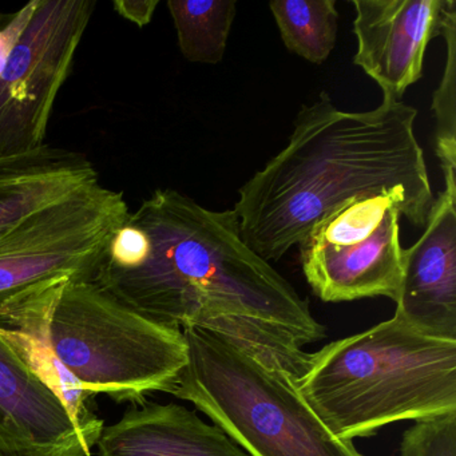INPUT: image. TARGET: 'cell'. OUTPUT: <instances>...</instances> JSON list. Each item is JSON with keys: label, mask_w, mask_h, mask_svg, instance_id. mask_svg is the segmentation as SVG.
Returning <instances> with one entry per match:
<instances>
[{"label": "cell", "mask_w": 456, "mask_h": 456, "mask_svg": "<svg viewBox=\"0 0 456 456\" xmlns=\"http://www.w3.org/2000/svg\"><path fill=\"white\" fill-rule=\"evenodd\" d=\"M151 240L142 265L103 261L93 281L164 327L225 333L298 379L306 344L325 338L295 288L253 252L234 210L216 212L172 189H159L127 218Z\"/></svg>", "instance_id": "1"}, {"label": "cell", "mask_w": 456, "mask_h": 456, "mask_svg": "<svg viewBox=\"0 0 456 456\" xmlns=\"http://www.w3.org/2000/svg\"><path fill=\"white\" fill-rule=\"evenodd\" d=\"M416 116L402 101L349 113L320 93L298 111L288 145L239 191L233 210L245 244L280 260L336 208L383 193L402 197L411 224L424 228L435 197Z\"/></svg>", "instance_id": "2"}, {"label": "cell", "mask_w": 456, "mask_h": 456, "mask_svg": "<svg viewBox=\"0 0 456 456\" xmlns=\"http://www.w3.org/2000/svg\"><path fill=\"white\" fill-rule=\"evenodd\" d=\"M0 325L26 338L90 448L105 427L87 404L92 395L143 403L153 392L169 394L188 362L183 330L151 322L87 280L28 288L0 306Z\"/></svg>", "instance_id": "3"}, {"label": "cell", "mask_w": 456, "mask_h": 456, "mask_svg": "<svg viewBox=\"0 0 456 456\" xmlns=\"http://www.w3.org/2000/svg\"><path fill=\"white\" fill-rule=\"evenodd\" d=\"M296 384L328 428L354 442L397 421L456 413V340L395 314L309 354Z\"/></svg>", "instance_id": "4"}, {"label": "cell", "mask_w": 456, "mask_h": 456, "mask_svg": "<svg viewBox=\"0 0 456 456\" xmlns=\"http://www.w3.org/2000/svg\"><path fill=\"white\" fill-rule=\"evenodd\" d=\"M188 362L169 394L193 403L249 456H362L336 436L296 379L225 333L183 328Z\"/></svg>", "instance_id": "5"}, {"label": "cell", "mask_w": 456, "mask_h": 456, "mask_svg": "<svg viewBox=\"0 0 456 456\" xmlns=\"http://www.w3.org/2000/svg\"><path fill=\"white\" fill-rule=\"evenodd\" d=\"M412 221L395 193L356 197L320 218L298 242L301 268L325 303L396 300L403 273L399 217Z\"/></svg>", "instance_id": "6"}, {"label": "cell", "mask_w": 456, "mask_h": 456, "mask_svg": "<svg viewBox=\"0 0 456 456\" xmlns=\"http://www.w3.org/2000/svg\"><path fill=\"white\" fill-rule=\"evenodd\" d=\"M129 216L124 194L97 183L0 234V306L58 277L93 281Z\"/></svg>", "instance_id": "7"}, {"label": "cell", "mask_w": 456, "mask_h": 456, "mask_svg": "<svg viewBox=\"0 0 456 456\" xmlns=\"http://www.w3.org/2000/svg\"><path fill=\"white\" fill-rule=\"evenodd\" d=\"M94 0H38L0 74V159L44 146L55 101L70 76Z\"/></svg>", "instance_id": "8"}, {"label": "cell", "mask_w": 456, "mask_h": 456, "mask_svg": "<svg viewBox=\"0 0 456 456\" xmlns=\"http://www.w3.org/2000/svg\"><path fill=\"white\" fill-rule=\"evenodd\" d=\"M0 452L90 456L63 400L39 372L25 338L0 325Z\"/></svg>", "instance_id": "9"}, {"label": "cell", "mask_w": 456, "mask_h": 456, "mask_svg": "<svg viewBox=\"0 0 456 456\" xmlns=\"http://www.w3.org/2000/svg\"><path fill=\"white\" fill-rule=\"evenodd\" d=\"M357 39L354 63L383 92L402 101L423 76L424 57L442 33L445 0H352Z\"/></svg>", "instance_id": "10"}, {"label": "cell", "mask_w": 456, "mask_h": 456, "mask_svg": "<svg viewBox=\"0 0 456 456\" xmlns=\"http://www.w3.org/2000/svg\"><path fill=\"white\" fill-rule=\"evenodd\" d=\"M395 314L411 327L456 340V185L435 199L420 239L403 249Z\"/></svg>", "instance_id": "11"}, {"label": "cell", "mask_w": 456, "mask_h": 456, "mask_svg": "<svg viewBox=\"0 0 456 456\" xmlns=\"http://www.w3.org/2000/svg\"><path fill=\"white\" fill-rule=\"evenodd\" d=\"M97 444L101 456H249L220 427L175 403H135L103 427Z\"/></svg>", "instance_id": "12"}, {"label": "cell", "mask_w": 456, "mask_h": 456, "mask_svg": "<svg viewBox=\"0 0 456 456\" xmlns=\"http://www.w3.org/2000/svg\"><path fill=\"white\" fill-rule=\"evenodd\" d=\"M97 183L100 175L87 157L47 143L30 153L0 159V234Z\"/></svg>", "instance_id": "13"}, {"label": "cell", "mask_w": 456, "mask_h": 456, "mask_svg": "<svg viewBox=\"0 0 456 456\" xmlns=\"http://www.w3.org/2000/svg\"><path fill=\"white\" fill-rule=\"evenodd\" d=\"M236 0H169L178 47L189 62L217 65L236 18Z\"/></svg>", "instance_id": "14"}, {"label": "cell", "mask_w": 456, "mask_h": 456, "mask_svg": "<svg viewBox=\"0 0 456 456\" xmlns=\"http://www.w3.org/2000/svg\"><path fill=\"white\" fill-rule=\"evenodd\" d=\"M288 50L314 65H322L338 41L336 0H277L269 4Z\"/></svg>", "instance_id": "15"}, {"label": "cell", "mask_w": 456, "mask_h": 456, "mask_svg": "<svg viewBox=\"0 0 456 456\" xmlns=\"http://www.w3.org/2000/svg\"><path fill=\"white\" fill-rule=\"evenodd\" d=\"M447 45V61L439 87L434 93L432 110L436 121V156L444 183L456 181V2L445 0L442 33Z\"/></svg>", "instance_id": "16"}, {"label": "cell", "mask_w": 456, "mask_h": 456, "mask_svg": "<svg viewBox=\"0 0 456 456\" xmlns=\"http://www.w3.org/2000/svg\"><path fill=\"white\" fill-rule=\"evenodd\" d=\"M402 456H456V413L415 421L400 443Z\"/></svg>", "instance_id": "17"}, {"label": "cell", "mask_w": 456, "mask_h": 456, "mask_svg": "<svg viewBox=\"0 0 456 456\" xmlns=\"http://www.w3.org/2000/svg\"><path fill=\"white\" fill-rule=\"evenodd\" d=\"M151 252V240L140 226L127 221L114 233L105 263L118 269H134L142 265Z\"/></svg>", "instance_id": "18"}, {"label": "cell", "mask_w": 456, "mask_h": 456, "mask_svg": "<svg viewBox=\"0 0 456 456\" xmlns=\"http://www.w3.org/2000/svg\"><path fill=\"white\" fill-rule=\"evenodd\" d=\"M37 6H38V0H33L30 4L23 6L20 12H15L10 22L0 28V74L4 73L6 69L12 52L22 38L23 33L36 12Z\"/></svg>", "instance_id": "19"}, {"label": "cell", "mask_w": 456, "mask_h": 456, "mask_svg": "<svg viewBox=\"0 0 456 456\" xmlns=\"http://www.w3.org/2000/svg\"><path fill=\"white\" fill-rule=\"evenodd\" d=\"M159 4V0H116L113 2L114 10L138 28H145L151 22Z\"/></svg>", "instance_id": "20"}, {"label": "cell", "mask_w": 456, "mask_h": 456, "mask_svg": "<svg viewBox=\"0 0 456 456\" xmlns=\"http://www.w3.org/2000/svg\"><path fill=\"white\" fill-rule=\"evenodd\" d=\"M0 456H20V455H15V453L0 452Z\"/></svg>", "instance_id": "21"}]
</instances>
